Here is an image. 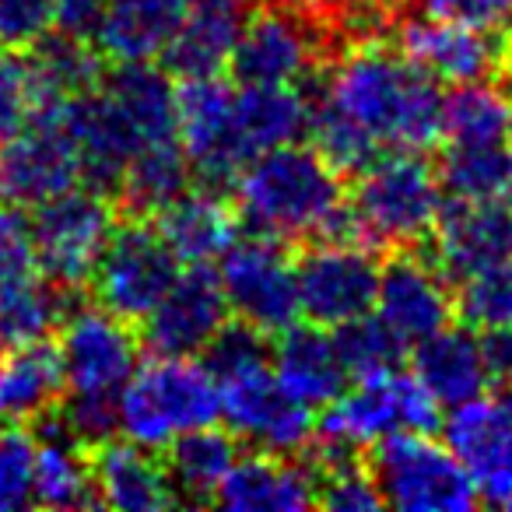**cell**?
Segmentation results:
<instances>
[{"label":"cell","mask_w":512,"mask_h":512,"mask_svg":"<svg viewBox=\"0 0 512 512\" xmlns=\"http://www.w3.org/2000/svg\"><path fill=\"white\" fill-rule=\"evenodd\" d=\"M442 88L404 53L358 46L330 71L309 134L337 172H362L386 151H425L442 137Z\"/></svg>","instance_id":"6da1fadb"},{"label":"cell","mask_w":512,"mask_h":512,"mask_svg":"<svg viewBox=\"0 0 512 512\" xmlns=\"http://www.w3.org/2000/svg\"><path fill=\"white\" fill-rule=\"evenodd\" d=\"M235 211L256 235L292 239H351L341 172L316 148L292 141L260 151L235 176Z\"/></svg>","instance_id":"7a4b0ae2"},{"label":"cell","mask_w":512,"mask_h":512,"mask_svg":"<svg viewBox=\"0 0 512 512\" xmlns=\"http://www.w3.org/2000/svg\"><path fill=\"white\" fill-rule=\"evenodd\" d=\"M207 369L218 379L221 418L235 439L288 456L309 446L316 432L313 411L278 383L260 330L225 323L207 344Z\"/></svg>","instance_id":"3957f363"},{"label":"cell","mask_w":512,"mask_h":512,"mask_svg":"<svg viewBox=\"0 0 512 512\" xmlns=\"http://www.w3.org/2000/svg\"><path fill=\"white\" fill-rule=\"evenodd\" d=\"M355 176L348 200L351 239L407 249L432 235L442 211V183L421 151H386Z\"/></svg>","instance_id":"277c9868"},{"label":"cell","mask_w":512,"mask_h":512,"mask_svg":"<svg viewBox=\"0 0 512 512\" xmlns=\"http://www.w3.org/2000/svg\"><path fill=\"white\" fill-rule=\"evenodd\" d=\"M120 432L144 449H165L193 428L221 418L218 379L207 365L186 355H158L137 365L120 390Z\"/></svg>","instance_id":"5b68a950"},{"label":"cell","mask_w":512,"mask_h":512,"mask_svg":"<svg viewBox=\"0 0 512 512\" xmlns=\"http://www.w3.org/2000/svg\"><path fill=\"white\" fill-rule=\"evenodd\" d=\"M439 421V400L418 383V376L390 369L358 379L355 390H344L334 404L323 407L316 432L327 453H355L397 432L432 435Z\"/></svg>","instance_id":"8992f818"},{"label":"cell","mask_w":512,"mask_h":512,"mask_svg":"<svg viewBox=\"0 0 512 512\" xmlns=\"http://www.w3.org/2000/svg\"><path fill=\"white\" fill-rule=\"evenodd\" d=\"M369 470L383 505L400 512H470L477 505L460 460L425 432H397L376 442Z\"/></svg>","instance_id":"52a82bcc"},{"label":"cell","mask_w":512,"mask_h":512,"mask_svg":"<svg viewBox=\"0 0 512 512\" xmlns=\"http://www.w3.org/2000/svg\"><path fill=\"white\" fill-rule=\"evenodd\" d=\"M64 102L36 106L15 134L0 141V204L39 207L81 183V162L67 134Z\"/></svg>","instance_id":"ba28073f"},{"label":"cell","mask_w":512,"mask_h":512,"mask_svg":"<svg viewBox=\"0 0 512 512\" xmlns=\"http://www.w3.org/2000/svg\"><path fill=\"white\" fill-rule=\"evenodd\" d=\"M221 292H225L228 313L260 334H285L299 323V285H295V264L288 260L285 246L271 235L235 239L221 253Z\"/></svg>","instance_id":"9c48e42d"},{"label":"cell","mask_w":512,"mask_h":512,"mask_svg":"<svg viewBox=\"0 0 512 512\" xmlns=\"http://www.w3.org/2000/svg\"><path fill=\"white\" fill-rule=\"evenodd\" d=\"M32 232H36V253L43 274L53 285L71 292V288L92 281L99 256L106 253L116 232V214L102 190L74 186V190L36 207Z\"/></svg>","instance_id":"30bf717a"},{"label":"cell","mask_w":512,"mask_h":512,"mask_svg":"<svg viewBox=\"0 0 512 512\" xmlns=\"http://www.w3.org/2000/svg\"><path fill=\"white\" fill-rule=\"evenodd\" d=\"M176 134L190 172L211 190L235 183L249 151L235 127V88L221 74L183 78L176 88Z\"/></svg>","instance_id":"8fae6325"},{"label":"cell","mask_w":512,"mask_h":512,"mask_svg":"<svg viewBox=\"0 0 512 512\" xmlns=\"http://www.w3.org/2000/svg\"><path fill=\"white\" fill-rule=\"evenodd\" d=\"M179 271H183V260L172 253L158 225L130 221L113 232L92 281L95 295L109 313L127 323H141L162 302Z\"/></svg>","instance_id":"7c38bea8"},{"label":"cell","mask_w":512,"mask_h":512,"mask_svg":"<svg viewBox=\"0 0 512 512\" xmlns=\"http://www.w3.org/2000/svg\"><path fill=\"white\" fill-rule=\"evenodd\" d=\"M299 309L309 323L334 330L372 313L379 285V264L372 246L358 239H320L295 264Z\"/></svg>","instance_id":"4fadbf2b"},{"label":"cell","mask_w":512,"mask_h":512,"mask_svg":"<svg viewBox=\"0 0 512 512\" xmlns=\"http://www.w3.org/2000/svg\"><path fill=\"white\" fill-rule=\"evenodd\" d=\"M320 57V36L309 15L292 8H260L239 22L232 67L239 85H302Z\"/></svg>","instance_id":"5bb4252c"},{"label":"cell","mask_w":512,"mask_h":512,"mask_svg":"<svg viewBox=\"0 0 512 512\" xmlns=\"http://www.w3.org/2000/svg\"><path fill=\"white\" fill-rule=\"evenodd\" d=\"M60 362L71 393L85 397H113L120 400V390L134 376L141 344L127 320L102 309H74L64 316L60 330Z\"/></svg>","instance_id":"9a60e30c"},{"label":"cell","mask_w":512,"mask_h":512,"mask_svg":"<svg viewBox=\"0 0 512 512\" xmlns=\"http://www.w3.org/2000/svg\"><path fill=\"white\" fill-rule=\"evenodd\" d=\"M400 53L414 67H421L428 78L453 88L495 78L509 60V46L502 43V32L435 15L411 18L400 29Z\"/></svg>","instance_id":"2e32d148"},{"label":"cell","mask_w":512,"mask_h":512,"mask_svg":"<svg viewBox=\"0 0 512 512\" xmlns=\"http://www.w3.org/2000/svg\"><path fill=\"white\" fill-rule=\"evenodd\" d=\"M512 256V193L488 200L453 197L435 218L432 264L449 281H467L470 274L495 267Z\"/></svg>","instance_id":"e0dca14e"},{"label":"cell","mask_w":512,"mask_h":512,"mask_svg":"<svg viewBox=\"0 0 512 512\" xmlns=\"http://www.w3.org/2000/svg\"><path fill=\"white\" fill-rule=\"evenodd\" d=\"M228 302L218 274L207 264L179 271L172 288L155 309L144 316V341L155 355H200L228 323Z\"/></svg>","instance_id":"ac0fdd59"},{"label":"cell","mask_w":512,"mask_h":512,"mask_svg":"<svg viewBox=\"0 0 512 512\" xmlns=\"http://www.w3.org/2000/svg\"><path fill=\"white\" fill-rule=\"evenodd\" d=\"M442 432L449 453L467 470L477 502L512 509V414L505 404L467 400L453 407Z\"/></svg>","instance_id":"d6986e66"},{"label":"cell","mask_w":512,"mask_h":512,"mask_svg":"<svg viewBox=\"0 0 512 512\" xmlns=\"http://www.w3.org/2000/svg\"><path fill=\"white\" fill-rule=\"evenodd\" d=\"M376 316L404 344H421L453 323L456 302L449 292V278L421 256L400 253L379 267Z\"/></svg>","instance_id":"ffe728a7"},{"label":"cell","mask_w":512,"mask_h":512,"mask_svg":"<svg viewBox=\"0 0 512 512\" xmlns=\"http://www.w3.org/2000/svg\"><path fill=\"white\" fill-rule=\"evenodd\" d=\"M211 498L228 512H299L316 505V474L288 453L264 449L235 460Z\"/></svg>","instance_id":"44dd1931"},{"label":"cell","mask_w":512,"mask_h":512,"mask_svg":"<svg viewBox=\"0 0 512 512\" xmlns=\"http://www.w3.org/2000/svg\"><path fill=\"white\" fill-rule=\"evenodd\" d=\"M186 18V0H102L92 46L116 64H155Z\"/></svg>","instance_id":"7402d4cb"},{"label":"cell","mask_w":512,"mask_h":512,"mask_svg":"<svg viewBox=\"0 0 512 512\" xmlns=\"http://www.w3.org/2000/svg\"><path fill=\"white\" fill-rule=\"evenodd\" d=\"M92 481L99 505L123 512H158L179 502L169 470L137 442H99L92 460Z\"/></svg>","instance_id":"603a6c76"},{"label":"cell","mask_w":512,"mask_h":512,"mask_svg":"<svg viewBox=\"0 0 512 512\" xmlns=\"http://www.w3.org/2000/svg\"><path fill=\"white\" fill-rule=\"evenodd\" d=\"M64 362L46 341L15 344L0 355V428H25L43 421L64 397Z\"/></svg>","instance_id":"cb8c5ba5"},{"label":"cell","mask_w":512,"mask_h":512,"mask_svg":"<svg viewBox=\"0 0 512 512\" xmlns=\"http://www.w3.org/2000/svg\"><path fill=\"white\" fill-rule=\"evenodd\" d=\"M414 376L439 400V407H460L484 397L491 383L481 337L470 327H442L439 334L414 344Z\"/></svg>","instance_id":"d4e9b609"},{"label":"cell","mask_w":512,"mask_h":512,"mask_svg":"<svg viewBox=\"0 0 512 512\" xmlns=\"http://www.w3.org/2000/svg\"><path fill=\"white\" fill-rule=\"evenodd\" d=\"M278 383L295 397L299 404L327 407L348 390V369H344L341 355H337L334 337L323 327H292L278 334V348H274L271 362Z\"/></svg>","instance_id":"484cf974"},{"label":"cell","mask_w":512,"mask_h":512,"mask_svg":"<svg viewBox=\"0 0 512 512\" xmlns=\"http://www.w3.org/2000/svg\"><path fill=\"white\" fill-rule=\"evenodd\" d=\"M158 232L186 267L221 260L239 239V211L218 197V190H190L186 186L172 204L158 211Z\"/></svg>","instance_id":"4316f807"},{"label":"cell","mask_w":512,"mask_h":512,"mask_svg":"<svg viewBox=\"0 0 512 512\" xmlns=\"http://www.w3.org/2000/svg\"><path fill=\"white\" fill-rule=\"evenodd\" d=\"M313 99L299 85H239L235 88V127L249 158L281 148L309 134Z\"/></svg>","instance_id":"83f0119b"},{"label":"cell","mask_w":512,"mask_h":512,"mask_svg":"<svg viewBox=\"0 0 512 512\" xmlns=\"http://www.w3.org/2000/svg\"><path fill=\"white\" fill-rule=\"evenodd\" d=\"M32 505L43 509H92L99 505L92 481V463L81 456V446L57 425L36 442L32 456Z\"/></svg>","instance_id":"f1b7e54d"},{"label":"cell","mask_w":512,"mask_h":512,"mask_svg":"<svg viewBox=\"0 0 512 512\" xmlns=\"http://www.w3.org/2000/svg\"><path fill=\"white\" fill-rule=\"evenodd\" d=\"M239 22V8H186L183 25L172 36L169 50L162 53L165 71L179 78L221 74L232 57Z\"/></svg>","instance_id":"f546056e"},{"label":"cell","mask_w":512,"mask_h":512,"mask_svg":"<svg viewBox=\"0 0 512 512\" xmlns=\"http://www.w3.org/2000/svg\"><path fill=\"white\" fill-rule=\"evenodd\" d=\"M165 456H169L165 470H169L179 495H186L190 502H204L214 495L221 477L232 470V463L239 460V449H235V435L228 428L221 432L214 425H204L169 442Z\"/></svg>","instance_id":"4dcf8cb0"},{"label":"cell","mask_w":512,"mask_h":512,"mask_svg":"<svg viewBox=\"0 0 512 512\" xmlns=\"http://www.w3.org/2000/svg\"><path fill=\"white\" fill-rule=\"evenodd\" d=\"M439 183L449 197L488 200L512 193V151L502 144H449L439 165Z\"/></svg>","instance_id":"1f68e13d"},{"label":"cell","mask_w":512,"mask_h":512,"mask_svg":"<svg viewBox=\"0 0 512 512\" xmlns=\"http://www.w3.org/2000/svg\"><path fill=\"white\" fill-rule=\"evenodd\" d=\"M512 102L488 81L456 85L442 99V137L449 144H502L509 134Z\"/></svg>","instance_id":"d6a6232c"},{"label":"cell","mask_w":512,"mask_h":512,"mask_svg":"<svg viewBox=\"0 0 512 512\" xmlns=\"http://www.w3.org/2000/svg\"><path fill=\"white\" fill-rule=\"evenodd\" d=\"M64 306V288L53 285L46 274L0 288V334L11 348L46 341L64 323Z\"/></svg>","instance_id":"836d02e7"},{"label":"cell","mask_w":512,"mask_h":512,"mask_svg":"<svg viewBox=\"0 0 512 512\" xmlns=\"http://www.w3.org/2000/svg\"><path fill=\"white\" fill-rule=\"evenodd\" d=\"M190 186V162L183 155V144L165 141L141 151L123 172L120 193L134 211H162L165 204L179 197Z\"/></svg>","instance_id":"e575fe53"},{"label":"cell","mask_w":512,"mask_h":512,"mask_svg":"<svg viewBox=\"0 0 512 512\" xmlns=\"http://www.w3.org/2000/svg\"><path fill=\"white\" fill-rule=\"evenodd\" d=\"M334 344L351 379H369L397 369L404 355V341L372 313L334 327Z\"/></svg>","instance_id":"d590c367"},{"label":"cell","mask_w":512,"mask_h":512,"mask_svg":"<svg viewBox=\"0 0 512 512\" xmlns=\"http://www.w3.org/2000/svg\"><path fill=\"white\" fill-rule=\"evenodd\" d=\"M316 505L330 512H376L383 509V495L369 467L351 453L323 456V474L316 477Z\"/></svg>","instance_id":"8d00e7d4"},{"label":"cell","mask_w":512,"mask_h":512,"mask_svg":"<svg viewBox=\"0 0 512 512\" xmlns=\"http://www.w3.org/2000/svg\"><path fill=\"white\" fill-rule=\"evenodd\" d=\"M460 285L463 292L456 299V309L470 330L512 327V256L502 264L470 274Z\"/></svg>","instance_id":"74e56055"},{"label":"cell","mask_w":512,"mask_h":512,"mask_svg":"<svg viewBox=\"0 0 512 512\" xmlns=\"http://www.w3.org/2000/svg\"><path fill=\"white\" fill-rule=\"evenodd\" d=\"M39 274L43 267H39L36 232H32L29 214L22 207L0 204V288L22 285Z\"/></svg>","instance_id":"f35d334b"},{"label":"cell","mask_w":512,"mask_h":512,"mask_svg":"<svg viewBox=\"0 0 512 512\" xmlns=\"http://www.w3.org/2000/svg\"><path fill=\"white\" fill-rule=\"evenodd\" d=\"M32 456V435L22 428H0V512L32 505Z\"/></svg>","instance_id":"ab89813d"},{"label":"cell","mask_w":512,"mask_h":512,"mask_svg":"<svg viewBox=\"0 0 512 512\" xmlns=\"http://www.w3.org/2000/svg\"><path fill=\"white\" fill-rule=\"evenodd\" d=\"M36 109V85H32L29 60L22 53L0 57V141L15 134Z\"/></svg>","instance_id":"60d3db41"},{"label":"cell","mask_w":512,"mask_h":512,"mask_svg":"<svg viewBox=\"0 0 512 512\" xmlns=\"http://www.w3.org/2000/svg\"><path fill=\"white\" fill-rule=\"evenodd\" d=\"M120 400L113 397H85V393H71V400L64 404V432L71 435L78 446H99V442L113 439V432L120 428Z\"/></svg>","instance_id":"b9f144b4"},{"label":"cell","mask_w":512,"mask_h":512,"mask_svg":"<svg viewBox=\"0 0 512 512\" xmlns=\"http://www.w3.org/2000/svg\"><path fill=\"white\" fill-rule=\"evenodd\" d=\"M57 0H0V46L29 50L53 29Z\"/></svg>","instance_id":"7bdbcfd3"},{"label":"cell","mask_w":512,"mask_h":512,"mask_svg":"<svg viewBox=\"0 0 512 512\" xmlns=\"http://www.w3.org/2000/svg\"><path fill=\"white\" fill-rule=\"evenodd\" d=\"M425 15L505 32L512 25V0H425Z\"/></svg>","instance_id":"ee69618b"},{"label":"cell","mask_w":512,"mask_h":512,"mask_svg":"<svg viewBox=\"0 0 512 512\" xmlns=\"http://www.w3.org/2000/svg\"><path fill=\"white\" fill-rule=\"evenodd\" d=\"M102 0H57V15H53V29L74 36L81 43H92L95 29H99Z\"/></svg>","instance_id":"f6af8a7d"},{"label":"cell","mask_w":512,"mask_h":512,"mask_svg":"<svg viewBox=\"0 0 512 512\" xmlns=\"http://www.w3.org/2000/svg\"><path fill=\"white\" fill-rule=\"evenodd\" d=\"M481 348H484V362H488L491 379L512 386V327L484 330Z\"/></svg>","instance_id":"bcb514c9"},{"label":"cell","mask_w":512,"mask_h":512,"mask_svg":"<svg viewBox=\"0 0 512 512\" xmlns=\"http://www.w3.org/2000/svg\"><path fill=\"white\" fill-rule=\"evenodd\" d=\"M281 8H292V11H302V15H313V11H327L334 0H274Z\"/></svg>","instance_id":"7dc6e473"},{"label":"cell","mask_w":512,"mask_h":512,"mask_svg":"<svg viewBox=\"0 0 512 512\" xmlns=\"http://www.w3.org/2000/svg\"><path fill=\"white\" fill-rule=\"evenodd\" d=\"M186 8H242V0H186Z\"/></svg>","instance_id":"c3c4849f"},{"label":"cell","mask_w":512,"mask_h":512,"mask_svg":"<svg viewBox=\"0 0 512 512\" xmlns=\"http://www.w3.org/2000/svg\"><path fill=\"white\" fill-rule=\"evenodd\" d=\"M376 4H383V8H400V4H407V0H376Z\"/></svg>","instance_id":"681fc988"},{"label":"cell","mask_w":512,"mask_h":512,"mask_svg":"<svg viewBox=\"0 0 512 512\" xmlns=\"http://www.w3.org/2000/svg\"><path fill=\"white\" fill-rule=\"evenodd\" d=\"M502 71H505V78H509V85H512V60H505V67H502Z\"/></svg>","instance_id":"f907efd6"},{"label":"cell","mask_w":512,"mask_h":512,"mask_svg":"<svg viewBox=\"0 0 512 512\" xmlns=\"http://www.w3.org/2000/svg\"><path fill=\"white\" fill-rule=\"evenodd\" d=\"M505 411L512 414V386H509V393H505Z\"/></svg>","instance_id":"816d5d0a"},{"label":"cell","mask_w":512,"mask_h":512,"mask_svg":"<svg viewBox=\"0 0 512 512\" xmlns=\"http://www.w3.org/2000/svg\"><path fill=\"white\" fill-rule=\"evenodd\" d=\"M505 148L512 151V120H509V134H505Z\"/></svg>","instance_id":"f5cc1de1"},{"label":"cell","mask_w":512,"mask_h":512,"mask_svg":"<svg viewBox=\"0 0 512 512\" xmlns=\"http://www.w3.org/2000/svg\"><path fill=\"white\" fill-rule=\"evenodd\" d=\"M4 348H8V341H4V334H0V355H4Z\"/></svg>","instance_id":"db71d44e"}]
</instances>
